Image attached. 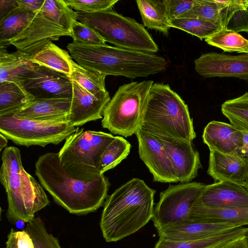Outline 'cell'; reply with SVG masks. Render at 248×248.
Returning a JSON list of instances; mask_svg holds the SVG:
<instances>
[{
    "label": "cell",
    "mask_w": 248,
    "mask_h": 248,
    "mask_svg": "<svg viewBox=\"0 0 248 248\" xmlns=\"http://www.w3.org/2000/svg\"><path fill=\"white\" fill-rule=\"evenodd\" d=\"M243 186L248 191V170L246 175L245 181Z\"/></svg>",
    "instance_id": "cell-48"
},
{
    "label": "cell",
    "mask_w": 248,
    "mask_h": 248,
    "mask_svg": "<svg viewBox=\"0 0 248 248\" xmlns=\"http://www.w3.org/2000/svg\"><path fill=\"white\" fill-rule=\"evenodd\" d=\"M220 8L221 25L236 32L248 33V6L242 0H214Z\"/></svg>",
    "instance_id": "cell-26"
},
{
    "label": "cell",
    "mask_w": 248,
    "mask_h": 248,
    "mask_svg": "<svg viewBox=\"0 0 248 248\" xmlns=\"http://www.w3.org/2000/svg\"><path fill=\"white\" fill-rule=\"evenodd\" d=\"M205 186L196 182L181 183L170 185L161 192L152 219L155 228L173 226L187 220L193 204Z\"/></svg>",
    "instance_id": "cell-10"
},
{
    "label": "cell",
    "mask_w": 248,
    "mask_h": 248,
    "mask_svg": "<svg viewBox=\"0 0 248 248\" xmlns=\"http://www.w3.org/2000/svg\"><path fill=\"white\" fill-rule=\"evenodd\" d=\"M140 128L154 135L192 142L193 120L185 101L168 84L154 83L148 93Z\"/></svg>",
    "instance_id": "cell-5"
},
{
    "label": "cell",
    "mask_w": 248,
    "mask_h": 248,
    "mask_svg": "<svg viewBox=\"0 0 248 248\" xmlns=\"http://www.w3.org/2000/svg\"><path fill=\"white\" fill-rule=\"evenodd\" d=\"M106 75L99 72L84 68L74 61L72 62V80L93 95H98L106 92Z\"/></svg>",
    "instance_id": "cell-31"
},
{
    "label": "cell",
    "mask_w": 248,
    "mask_h": 248,
    "mask_svg": "<svg viewBox=\"0 0 248 248\" xmlns=\"http://www.w3.org/2000/svg\"><path fill=\"white\" fill-rule=\"evenodd\" d=\"M243 237L224 243L214 248H247Z\"/></svg>",
    "instance_id": "cell-43"
},
{
    "label": "cell",
    "mask_w": 248,
    "mask_h": 248,
    "mask_svg": "<svg viewBox=\"0 0 248 248\" xmlns=\"http://www.w3.org/2000/svg\"><path fill=\"white\" fill-rule=\"evenodd\" d=\"M35 64L30 54L19 50L10 53L5 47H0V83L9 81L18 84Z\"/></svg>",
    "instance_id": "cell-23"
},
{
    "label": "cell",
    "mask_w": 248,
    "mask_h": 248,
    "mask_svg": "<svg viewBox=\"0 0 248 248\" xmlns=\"http://www.w3.org/2000/svg\"><path fill=\"white\" fill-rule=\"evenodd\" d=\"M195 69L205 78L233 77L248 80V54L230 55L210 52L194 61Z\"/></svg>",
    "instance_id": "cell-14"
},
{
    "label": "cell",
    "mask_w": 248,
    "mask_h": 248,
    "mask_svg": "<svg viewBox=\"0 0 248 248\" xmlns=\"http://www.w3.org/2000/svg\"><path fill=\"white\" fill-rule=\"evenodd\" d=\"M77 12L78 20L116 47L153 54L158 50L147 30L133 18L111 10L93 13Z\"/></svg>",
    "instance_id": "cell-7"
},
{
    "label": "cell",
    "mask_w": 248,
    "mask_h": 248,
    "mask_svg": "<svg viewBox=\"0 0 248 248\" xmlns=\"http://www.w3.org/2000/svg\"><path fill=\"white\" fill-rule=\"evenodd\" d=\"M155 190L135 178L108 196L100 222L107 242H117L141 229L152 219Z\"/></svg>",
    "instance_id": "cell-2"
},
{
    "label": "cell",
    "mask_w": 248,
    "mask_h": 248,
    "mask_svg": "<svg viewBox=\"0 0 248 248\" xmlns=\"http://www.w3.org/2000/svg\"><path fill=\"white\" fill-rule=\"evenodd\" d=\"M136 3L143 25L167 35L171 27L164 0H137Z\"/></svg>",
    "instance_id": "cell-27"
},
{
    "label": "cell",
    "mask_w": 248,
    "mask_h": 248,
    "mask_svg": "<svg viewBox=\"0 0 248 248\" xmlns=\"http://www.w3.org/2000/svg\"><path fill=\"white\" fill-rule=\"evenodd\" d=\"M67 48L78 65L106 76L131 79L145 78L165 71L168 66L163 57L107 44L88 45L72 42Z\"/></svg>",
    "instance_id": "cell-3"
},
{
    "label": "cell",
    "mask_w": 248,
    "mask_h": 248,
    "mask_svg": "<svg viewBox=\"0 0 248 248\" xmlns=\"http://www.w3.org/2000/svg\"><path fill=\"white\" fill-rule=\"evenodd\" d=\"M35 168L42 187L70 213L81 215L94 212L108 197L110 183L104 174L90 181L76 179L63 168L58 153L40 156Z\"/></svg>",
    "instance_id": "cell-1"
},
{
    "label": "cell",
    "mask_w": 248,
    "mask_h": 248,
    "mask_svg": "<svg viewBox=\"0 0 248 248\" xmlns=\"http://www.w3.org/2000/svg\"><path fill=\"white\" fill-rule=\"evenodd\" d=\"M236 227L227 223L187 219L177 224L156 229L159 238L175 241L195 240L210 237Z\"/></svg>",
    "instance_id": "cell-19"
},
{
    "label": "cell",
    "mask_w": 248,
    "mask_h": 248,
    "mask_svg": "<svg viewBox=\"0 0 248 248\" xmlns=\"http://www.w3.org/2000/svg\"><path fill=\"white\" fill-rule=\"evenodd\" d=\"M40 12L45 17L70 32L72 25L78 20L77 12L64 0H45Z\"/></svg>",
    "instance_id": "cell-30"
},
{
    "label": "cell",
    "mask_w": 248,
    "mask_h": 248,
    "mask_svg": "<svg viewBox=\"0 0 248 248\" xmlns=\"http://www.w3.org/2000/svg\"><path fill=\"white\" fill-rule=\"evenodd\" d=\"M170 23L171 27L183 30L201 40L211 36L222 28L220 25L198 18H179Z\"/></svg>",
    "instance_id": "cell-35"
},
{
    "label": "cell",
    "mask_w": 248,
    "mask_h": 248,
    "mask_svg": "<svg viewBox=\"0 0 248 248\" xmlns=\"http://www.w3.org/2000/svg\"><path fill=\"white\" fill-rule=\"evenodd\" d=\"M71 37L73 43L88 45H104L106 42L94 30L78 20L72 26Z\"/></svg>",
    "instance_id": "cell-38"
},
{
    "label": "cell",
    "mask_w": 248,
    "mask_h": 248,
    "mask_svg": "<svg viewBox=\"0 0 248 248\" xmlns=\"http://www.w3.org/2000/svg\"><path fill=\"white\" fill-rule=\"evenodd\" d=\"M38 12L18 6L0 20V47L6 48L8 42L20 33Z\"/></svg>",
    "instance_id": "cell-28"
},
{
    "label": "cell",
    "mask_w": 248,
    "mask_h": 248,
    "mask_svg": "<svg viewBox=\"0 0 248 248\" xmlns=\"http://www.w3.org/2000/svg\"><path fill=\"white\" fill-rule=\"evenodd\" d=\"M204 40L225 52L248 54V40L233 31L222 28Z\"/></svg>",
    "instance_id": "cell-33"
},
{
    "label": "cell",
    "mask_w": 248,
    "mask_h": 248,
    "mask_svg": "<svg viewBox=\"0 0 248 248\" xmlns=\"http://www.w3.org/2000/svg\"><path fill=\"white\" fill-rule=\"evenodd\" d=\"M35 64L43 66L70 77L73 61L67 51L61 48L52 41L46 44L31 55Z\"/></svg>",
    "instance_id": "cell-24"
},
{
    "label": "cell",
    "mask_w": 248,
    "mask_h": 248,
    "mask_svg": "<svg viewBox=\"0 0 248 248\" xmlns=\"http://www.w3.org/2000/svg\"><path fill=\"white\" fill-rule=\"evenodd\" d=\"M73 94L67 121L74 126L103 119L104 110L110 100L108 92L94 95L72 80Z\"/></svg>",
    "instance_id": "cell-16"
},
{
    "label": "cell",
    "mask_w": 248,
    "mask_h": 248,
    "mask_svg": "<svg viewBox=\"0 0 248 248\" xmlns=\"http://www.w3.org/2000/svg\"><path fill=\"white\" fill-rule=\"evenodd\" d=\"M221 111L231 124L241 131L248 132V92L224 102Z\"/></svg>",
    "instance_id": "cell-32"
},
{
    "label": "cell",
    "mask_w": 248,
    "mask_h": 248,
    "mask_svg": "<svg viewBox=\"0 0 248 248\" xmlns=\"http://www.w3.org/2000/svg\"><path fill=\"white\" fill-rule=\"evenodd\" d=\"M166 150L174 170L178 182L189 183L195 178L202 167L199 152L192 142L154 135Z\"/></svg>",
    "instance_id": "cell-15"
},
{
    "label": "cell",
    "mask_w": 248,
    "mask_h": 248,
    "mask_svg": "<svg viewBox=\"0 0 248 248\" xmlns=\"http://www.w3.org/2000/svg\"><path fill=\"white\" fill-rule=\"evenodd\" d=\"M64 36H71V33L39 11L28 26L8 42L7 46L12 45L17 50L32 55L46 44Z\"/></svg>",
    "instance_id": "cell-13"
},
{
    "label": "cell",
    "mask_w": 248,
    "mask_h": 248,
    "mask_svg": "<svg viewBox=\"0 0 248 248\" xmlns=\"http://www.w3.org/2000/svg\"><path fill=\"white\" fill-rule=\"evenodd\" d=\"M211 208H240L248 207V191L243 186L228 182L206 185L197 200Z\"/></svg>",
    "instance_id": "cell-17"
},
{
    "label": "cell",
    "mask_w": 248,
    "mask_h": 248,
    "mask_svg": "<svg viewBox=\"0 0 248 248\" xmlns=\"http://www.w3.org/2000/svg\"><path fill=\"white\" fill-rule=\"evenodd\" d=\"M18 84L33 99L72 97L73 83L69 76L36 64Z\"/></svg>",
    "instance_id": "cell-11"
},
{
    "label": "cell",
    "mask_w": 248,
    "mask_h": 248,
    "mask_svg": "<svg viewBox=\"0 0 248 248\" xmlns=\"http://www.w3.org/2000/svg\"><path fill=\"white\" fill-rule=\"evenodd\" d=\"M202 139L210 150L224 154H237L243 144L241 131L232 124L212 121L205 127Z\"/></svg>",
    "instance_id": "cell-20"
},
{
    "label": "cell",
    "mask_w": 248,
    "mask_h": 248,
    "mask_svg": "<svg viewBox=\"0 0 248 248\" xmlns=\"http://www.w3.org/2000/svg\"><path fill=\"white\" fill-rule=\"evenodd\" d=\"M18 6L17 0H0V20Z\"/></svg>",
    "instance_id": "cell-42"
},
{
    "label": "cell",
    "mask_w": 248,
    "mask_h": 248,
    "mask_svg": "<svg viewBox=\"0 0 248 248\" xmlns=\"http://www.w3.org/2000/svg\"><path fill=\"white\" fill-rule=\"evenodd\" d=\"M26 224L25 230L31 238L34 248H62L58 238L47 232L40 217Z\"/></svg>",
    "instance_id": "cell-36"
},
{
    "label": "cell",
    "mask_w": 248,
    "mask_h": 248,
    "mask_svg": "<svg viewBox=\"0 0 248 248\" xmlns=\"http://www.w3.org/2000/svg\"><path fill=\"white\" fill-rule=\"evenodd\" d=\"M153 84V80H143L120 86L104 110L102 127L125 138L135 134Z\"/></svg>",
    "instance_id": "cell-8"
},
{
    "label": "cell",
    "mask_w": 248,
    "mask_h": 248,
    "mask_svg": "<svg viewBox=\"0 0 248 248\" xmlns=\"http://www.w3.org/2000/svg\"><path fill=\"white\" fill-rule=\"evenodd\" d=\"M32 99L20 85L15 82L0 83V116L15 112Z\"/></svg>",
    "instance_id": "cell-29"
},
{
    "label": "cell",
    "mask_w": 248,
    "mask_h": 248,
    "mask_svg": "<svg viewBox=\"0 0 248 248\" xmlns=\"http://www.w3.org/2000/svg\"><path fill=\"white\" fill-rule=\"evenodd\" d=\"M6 248H18L15 235V230L13 228H11L7 235Z\"/></svg>",
    "instance_id": "cell-45"
},
{
    "label": "cell",
    "mask_w": 248,
    "mask_h": 248,
    "mask_svg": "<svg viewBox=\"0 0 248 248\" xmlns=\"http://www.w3.org/2000/svg\"><path fill=\"white\" fill-rule=\"evenodd\" d=\"M244 1V2L245 3V4L246 5V6H248V0H243Z\"/></svg>",
    "instance_id": "cell-49"
},
{
    "label": "cell",
    "mask_w": 248,
    "mask_h": 248,
    "mask_svg": "<svg viewBox=\"0 0 248 248\" xmlns=\"http://www.w3.org/2000/svg\"><path fill=\"white\" fill-rule=\"evenodd\" d=\"M1 159L0 181L7 194L6 217L13 224L19 221L27 223L49 201L42 186L24 170L18 148H5Z\"/></svg>",
    "instance_id": "cell-4"
},
{
    "label": "cell",
    "mask_w": 248,
    "mask_h": 248,
    "mask_svg": "<svg viewBox=\"0 0 248 248\" xmlns=\"http://www.w3.org/2000/svg\"><path fill=\"white\" fill-rule=\"evenodd\" d=\"M243 238L247 248H248V227L246 228L244 232Z\"/></svg>",
    "instance_id": "cell-47"
},
{
    "label": "cell",
    "mask_w": 248,
    "mask_h": 248,
    "mask_svg": "<svg viewBox=\"0 0 248 248\" xmlns=\"http://www.w3.org/2000/svg\"><path fill=\"white\" fill-rule=\"evenodd\" d=\"M248 170V158L238 154L210 150L207 173L215 181H228L243 186Z\"/></svg>",
    "instance_id": "cell-18"
},
{
    "label": "cell",
    "mask_w": 248,
    "mask_h": 248,
    "mask_svg": "<svg viewBox=\"0 0 248 248\" xmlns=\"http://www.w3.org/2000/svg\"><path fill=\"white\" fill-rule=\"evenodd\" d=\"M8 143V139L0 133V151L5 148Z\"/></svg>",
    "instance_id": "cell-46"
},
{
    "label": "cell",
    "mask_w": 248,
    "mask_h": 248,
    "mask_svg": "<svg viewBox=\"0 0 248 248\" xmlns=\"http://www.w3.org/2000/svg\"></svg>",
    "instance_id": "cell-50"
},
{
    "label": "cell",
    "mask_w": 248,
    "mask_h": 248,
    "mask_svg": "<svg viewBox=\"0 0 248 248\" xmlns=\"http://www.w3.org/2000/svg\"><path fill=\"white\" fill-rule=\"evenodd\" d=\"M243 135V144L237 154L248 159V132L241 131Z\"/></svg>",
    "instance_id": "cell-44"
},
{
    "label": "cell",
    "mask_w": 248,
    "mask_h": 248,
    "mask_svg": "<svg viewBox=\"0 0 248 248\" xmlns=\"http://www.w3.org/2000/svg\"><path fill=\"white\" fill-rule=\"evenodd\" d=\"M72 98L33 99L22 108L13 112L15 117L36 120L66 119Z\"/></svg>",
    "instance_id": "cell-21"
},
{
    "label": "cell",
    "mask_w": 248,
    "mask_h": 248,
    "mask_svg": "<svg viewBox=\"0 0 248 248\" xmlns=\"http://www.w3.org/2000/svg\"><path fill=\"white\" fill-rule=\"evenodd\" d=\"M65 3L76 12L93 13L110 10L118 0H64Z\"/></svg>",
    "instance_id": "cell-39"
},
{
    "label": "cell",
    "mask_w": 248,
    "mask_h": 248,
    "mask_svg": "<svg viewBox=\"0 0 248 248\" xmlns=\"http://www.w3.org/2000/svg\"><path fill=\"white\" fill-rule=\"evenodd\" d=\"M76 129L66 119L19 118L15 117L13 113L0 116V133L16 144L26 147L59 144Z\"/></svg>",
    "instance_id": "cell-9"
},
{
    "label": "cell",
    "mask_w": 248,
    "mask_h": 248,
    "mask_svg": "<svg viewBox=\"0 0 248 248\" xmlns=\"http://www.w3.org/2000/svg\"><path fill=\"white\" fill-rule=\"evenodd\" d=\"M45 0H17L19 6L36 13L40 11Z\"/></svg>",
    "instance_id": "cell-41"
},
{
    "label": "cell",
    "mask_w": 248,
    "mask_h": 248,
    "mask_svg": "<svg viewBox=\"0 0 248 248\" xmlns=\"http://www.w3.org/2000/svg\"><path fill=\"white\" fill-rule=\"evenodd\" d=\"M140 158L153 176L154 182L176 183L177 178L169 155L154 135L139 128L136 133Z\"/></svg>",
    "instance_id": "cell-12"
},
{
    "label": "cell",
    "mask_w": 248,
    "mask_h": 248,
    "mask_svg": "<svg viewBox=\"0 0 248 248\" xmlns=\"http://www.w3.org/2000/svg\"><path fill=\"white\" fill-rule=\"evenodd\" d=\"M246 228L240 227L207 238L175 241L159 238L154 248H214L243 236Z\"/></svg>",
    "instance_id": "cell-25"
},
{
    "label": "cell",
    "mask_w": 248,
    "mask_h": 248,
    "mask_svg": "<svg viewBox=\"0 0 248 248\" xmlns=\"http://www.w3.org/2000/svg\"><path fill=\"white\" fill-rule=\"evenodd\" d=\"M115 137L111 134L84 131L77 127L58 153L60 162L75 178L92 181L102 175L99 171L100 158Z\"/></svg>",
    "instance_id": "cell-6"
},
{
    "label": "cell",
    "mask_w": 248,
    "mask_h": 248,
    "mask_svg": "<svg viewBox=\"0 0 248 248\" xmlns=\"http://www.w3.org/2000/svg\"><path fill=\"white\" fill-rule=\"evenodd\" d=\"M131 144L124 138L115 136L103 153L99 162L101 174L117 166L129 155Z\"/></svg>",
    "instance_id": "cell-34"
},
{
    "label": "cell",
    "mask_w": 248,
    "mask_h": 248,
    "mask_svg": "<svg viewBox=\"0 0 248 248\" xmlns=\"http://www.w3.org/2000/svg\"><path fill=\"white\" fill-rule=\"evenodd\" d=\"M188 219L217 223H227L236 227L248 225V207L217 208L204 206L197 201L193 204Z\"/></svg>",
    "instance_id": "cell-22"
},
{
    "label": "cell",
    "mask_w": 248,
    "mask_h": 248,
    "mask_svg": "<svg viewBox=\"0 0 248 248\" xmlns=\"http://www.w3.org/2000/svg\"><path fill=\"white\" fill-rule=\"evenodd\" d=\"M167 17L170 21L179 18L190 11L198 0H164Z\"/></svg>",
    "instance_id": "cell-40"
},
{
    "label": "cell",
    "mask_w": 248,
    "mask_h": 248,
    "mask_svg": "<svg viewBox=\"0 0 248 248\" xmlns=\"http://www.w3.org/2000/svg\"><path fill=\"white\" fill-rule=\"evenodd\" d=\"M219 11V6L214 0H198L190 11L178 18H198L221 26Z\"/></svg>",
    "instance_id": "cell-37"
}]
</instances>
